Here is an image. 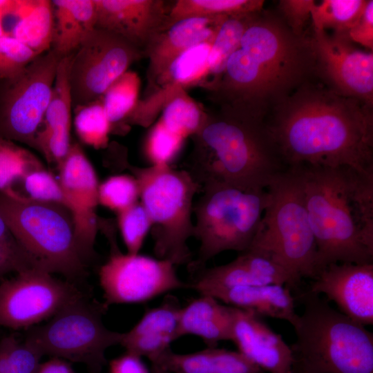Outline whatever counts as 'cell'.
<instances>
[{
  "label": "cell",
  "mask_w": 373,
  "mask_h": 373,
  "mask_svg": "<svg viewBox=\"0 0 373 373\" xmlns=\"http://www.w3.org/2000/svg\"><path fill=\"white\" fill-rule=\"evenodd\" d=\"M373 106L308 80L264 125L285 166L347 167L373 175Z\"/></svg>",
  "instance_id": "cell-1"
},
{
  "label": "cell",
  "mask_w": 373,
  "mask_h": 373,
  "mask_svg": "<svg viewBox=\"0 0 373 373\" xmlns=\"http://www.w3.org/2000/svg\"><path fill=\"white\" fill-rule=\"evenodd\" d=\"M315 77L311 35H296L278 12L262 9L218 82L207 89L220 110L264 124L276 106Z\"/></svg>",
  "instance_id": "cell-2"
},
{
  "label": "cell",
  "mask_w": 373,
  "mask_h": 373,
  "mask_svg": "<svg viewBox=\"0 0 373 373\" xmlns=\"http://www.w3.org/2000/svg\"><path fill=\"white\" fill-rule=\"evenodd\" d=\"M314 236L318 273L337 262L373 263V175L297 166Z\"/></svg>",
  "instance_id": "cell-3"
},
{
  "label": "cell",
  "mask_w": 373,
  "mask_h": 373,
  "mask_svg": "<svg viewBox=\"0 0 373 373\" xmlns=\"http://www.w3.org/2000/svg\"><path fill=\"white\" fill-rule=\"evenodd\" d=\"M191 138L193 149L188 171L201 188L224 182L266 189L274 177L287 169L264 124L220 110L207 113Z\"/></svg>",
  "instance_id": "cell-4"
},
{
  "label": "cell",
  "mask_w": 373,
  "mask_h": 373,
  "mask_svg": "<svg viewBox=\"0 0 373 373\" xmlns=\"http://www.w3.org/2000/svg\"><path fill=\"white\" fill-rule=\"evenodd\" d=\"M292 325L291 373H373V334L309 290Z\"/></svg>",
  "instance_id": "cell-5"
},
{
  "label": "cell",
  "mask_w": 373,
  "mask_h": 373,
  "mask_svg": "<svg viewBox=\"0 0 373 373\" xmlns=\"http://www.w3.org/2000/svg\"><path fill=\"white\" fill-rule=\"evenodd\" d=\"M269 202L249 247L272 255L300 284L318 274L317 247L298 174L288 167L267 187Z\"/></svg>",
  "instance_id": "cell-6"
},
{
  "label": "cell",
  "mask_w": 373,
  "mask_h": 373,
  "mask_svg": "<svg viewBox=\"0 0 373 373\" xmlns=\"http://www.w3.org/2000/svg\"><path fill=\"white\" fill-rule=\"evenodd\" d=\"M193 207V237L199 242L197 259L189 265L200 270L226 251L239 253L252 243L269 202L266 189H245L224 182L201 188Z\"/></svg>",
  "instance_id": "cell-7"
},
{
  "label": "cell",
  "mask_w": 373,
  "mask_h": 373,
  "mask_svg": "<svg viewBox=\"0 0 373 373\" xmlns=\"http://www.w3.org/2000/svg\"><path fill=\"white\" fill-rule=\"evenodd\" d=\"M0 215L19 243L46 271L75 284L87 276L65 207L0 191Z\"/></svg>",
  "instance_id": "cell-8"
},
{
  "label": "cell",
  "mask_w": 373,
  "mask_h": 373,
  "mask_svg": "<svg viewBox=\"0 0 373 373\" xmlns=\"http://www.w3.org/2000/svg\"><path fill=\"white\" fill-rule=\"evenodd\" d=\"M140 202L151 221L150 232L156 258L175 266L192 262L188 241L193 237V198L200 185L187 170L171 166H130Z\"/></svg>",
  "instance_id": "cell-9"
},
{
  "label": "cell",
  "mask_w": 373,
  "mask_h": 373,
  "mask_svg": "<svg viewBox=\"0 0 373 373\" xmlns=\"http://www.w3.org/2000/svg\"><path fill=\"white\" fill-rule=\"evenodd\" d=\"M108 308L83 291L46 323L27 329L24 341L43 356L82 363L99 373L107 364L106 351L119 345L122 336L104 324Z\"/></svg>",
  "instance_id": "cell-10"
},
{
  "label": "cell",
  "mask_w": 373,
  "mask_h": 373,
  "mask_svg": "<svg viewBox=\"0 0 373 373\" xmlns=\"http://www.w3.org/2000/svg\"><path fill=\"white\" fill-rule=\"evenodd\" d=\"M62 57L50 49L0 81V137L35 149Z\"/></svg>",
  "instance_id": "cell-11"
},
{
  "label": "cell",
  "mask_w": 373,
  "mask_h": 373,
  "mask_svg": "<svg viewBox=\"0 0 373 373\" xmlns=\"http://www.w3.org/2000/svg\"><path fill=\"white\" fill-rule=\"evenodd\" d=\"M142 57V52L124 39L95 28L71 55L73 108L101 98L115 80Z\"/></svg>",
  "instance_id": "cell-12"
},
{
  "label": "cell",
  "mask_w": 373,
  "mask_h": 373,
  "mask_svg": "<svg viewBox=\"0 0 373 373\" xmlns=\"http://www.w3.org/2000/svg\"><path fill=\"white\" fill-rule=\"evenodd\" d=\"M171 261L140 254L111 251L100 267L99 279L104 303H144L160 295L188 287Z\"/></svg>",
  "instance_id": "cell-13"
},
{
  "label": "cell",
  "mask_w": 373,
  "mask_h": 373,
  "mask_svg": "<svg viewBox=\"0 0 373 373\" xmlns=\"http://www.w3.org/2000/svg\"><path fill=\"white\" fill-rule=\"evenodd\" d=\"M42 269H32L0 282V326L28 329L52 318L83 291Z\"/></svg>",
  "instance_id": "cell-14"
},
{
  "label": "cell",
  "mask_w": 373,
  "mask_h": 373,
  "mask_svg": "<svg viewBox=\"0 0 373 373\" xmlns=\"http://www.w3.org/2000/svg\"><path fill=\"white\" fill-rule=\"evenodd\" d=\"M316 77L328 87L373 106V52L356 47L347 34L312 28Z\"/></svg>",
  "instance_id": "cell-15"
},
{
  "label": "cell",
  "mask_w": 373,
  "mask_h": 373,
  "mask_svg": "<svg viewBox=\"0 0 373 373\" xmlns=\"http://www.w3.org/2000/svg\"><path fill=\"white\" fill-rule=\"evenodd\" d=\"M57 169L66 207L73 218L76 244L86 262L95 254L94 245L99 228L96 213L99 204L98 178L77 142H72Z\"/></svg>",
  "instance_id": "cell-16"
},
{
  "label": "cell",
  "mask_w": 373,
  "mask_h": 373,
  "mask_svg": "<svg viewBox=\"0 0 373 373\" xmlns=\"http://www.w3.org/2000/svg\"><path fill=\"white\" fill-rule=\"evenodd\" d=\"M281 285L297 290L300 284L274 257L262 249L249 247L231 262L202 268L188 284L199 294L236 287Z\"/></svg>",
  "instance_id": "cell-17"
},
{
  "label": "cell",
  "mask_w": 373,
  "mask_h": 373,
  "mask_svg": "<svg viewBox=\"0 0 373 373\" xmlns=\"http://www.w3.org/2000/svg\"><path fill=\"white\" fill-rule=\"evenodd\" d=\"M308 290L324 295L351 320L373 325V263L330 264L312 280Z\"/></svg>",
  "instance_id": "cell-18"
},
{
  "label": "cell",
  "mask_w": 373,
  "mask_h": 373,
  "mask_svg": "<svg viewBox=\"0 0 373 373\" xmlns=\"http://www.w3.org/2000/svg\"><path fill=\"white\" fill-rule=\"evenodd\" d=\"M95 28L124 39L144 52L163 30L169 10L162 0H94Z\"/></svg>",
  "instance_id": "cell-19"
},
{
  "label": "cell",
  "mask_w": 373,
  "mask_h": 373,
  "mask_svg": "<svg viewBox=\"0 0 373 373\" xmlns=\"http://www.w3.org/2000/svg\"><path fill=\"white\" fill-rule=\"evenodd\" d=\"M231 339L238 351L269 373H291L292 354L283 336L261 317L231 306Z\"/></svg>",
  "instance_id": "cell-20"
},
{
  "label": "cell",
  "mask_w": 373,
  "mask_h": 373,
  "mask_svg": "<svg viewBox=\"0 0 373 373\" xmlns=\"http://www.w3.org/2000/svg\"><path fill=\"white\" fill-rule=\"evenodd\" d=\"M226 17L186 19L159 32L144 52V57H147L149 61V82L155 84L171 63L190 48L213 41Z\"/></svg>",
  "instance_id": "cell-21"
},
{
  "label": "cell",
  "mask_w": 373,
  "mask_h": 373,
  "mask_svg": "<svg viewBox=\"0 0 373 373\" xmlns=\"http://www.w3.org/2000/svg\"><path fill=\"white\" fill-rule=\"evenodd\" d=\"M182 307L175 296L166 294L160 305L147 309L128 332L122 333L119 345L126 352L146 357L151 363L153 362L178 339Z\"/></svg>",
  "instance_id": "cell-22"
},
{
  "label": "cell",
  "mask_w": 373,
  "mask_h": 373,
  "mask_svg": "<svg viewBox=\"0 0 373 373\" xmlns=\"http://www.w3.org/2000/svg\"><path fill=\"white\" fill-rule=\"evenodd\" d=\"M221 303L262 317L285 321L292 326L298 314L291 290L281 285L236 287L210 295Z\"/></svg>",
  "instance_id": "cell-23"
},
{
  "label": "cell",
  "mask_w": 373,
  "mask_h": 373,
  "mask_svg": "<svg viewBox=\"0 0 373 373\" xmlns=\"http://www.w3.org/2000/svg\"><path fill=\"white\" fill-rule=\"evenodd\" d=\"M171 373H264L238 351L216 347L180 354L171 348L151 363Z\"/></svg>",
  "instance_id": "cell-24"
},
{
  "label": "cell",
  "mask_w": 373,
  "mask_h": 373,
  "mask_svg": "<svg viewBox=\"0 0 373 373\" xmlns=\"http://www.w3.org/2000/svg\"><path fill=\"white\" fill-rule=\"evenodd\" d=\"M231 325V306L211 296L200 294L182 307L177 338L194 335L202 338L208 347H213L221 341H230Z\"/></svg>",
  "instance_id": "cell-25"
},
{
  "label": "cell",
  "mask_w": 373,
  "mask_h": 373,
  "mask_svg": "<svg viewBox=\"0 0 373 373\" xmlns=\"http://www.w3.org/2000/svg\"><path fill=\"white\" fill-rule=\"evenodd\" d=\"M54 37L52 48L61 56L73 53L95 28L94 0H53Z\"/></svg>",
  "instance_id": "cell-26"
},
{
  "label": "cell",
  "mask_w": 373,
  "mask_h": 373,
  "mask_svg": "<svg viewBox=\"0 0 373 373\" xmlns=\"http://www.w3.org/2000/svg\"><path fill=\"white\" fill-rule=\"evenodd\" d=\"M10 15L16 19L10 34L38 56L52 48L54 10L52 1L14 0Z\"/></svg>",
  "instance_id": "cell-27"
},
{
  "label": "cell",
  "mask_w": 373,
  "mask_h": 373,
  "mask_svg": "<svg viewBox=\"0 0 373 373\" xmlns=\"http://www.w3.org/2000/svg\"><path fill=\"white\" fill-rule=\"evenodd\" d=\"M71 55L62 57L59 61L48 105L39 130L47 137L65 141L71 140L73 101L69 81Z\"/></svg>",
  "instance_id": "cell-28"
},
{
  "label": "cell",
  "mask_w": 373,
  "mask_h": 373,
  "mask_svg": "<svg viewBox=\"0 0 373 373\" xmlns=\"http://www.w3.org/2000/svg\"><path fill=\"white\" fill-rule=\"evenodd\" d=\"M213 41L198 44L176 58L155 83L159 89H186L203 85L204 80L209 77V57Z\"/></svg>",
  "instance_id": "cell-29"
},
{
  "label": "cell",
  "mask_w": 373,
  "mask_h": 373,
  "mask_svg": "<svg viewBox=\"0 0 373 373\" xmlns=\"http://www.w3.org/2000/svg\"><path fill=\"white\" fill-rule=\"evenodd\" d=\"M264 3L262 0H177L169 8L164 30L186 19L257 12L263 9Z\"/></svg>",
  "instance_id": "cell-30"
},
{
  "label": "cell",
  "mask_w": 373,
  "mask_h": 373,
  "mask_svg": "<svg viewBox=\"0 0 373 373\" xmlns=\"http://www.w3.org/2000/svg\"><path fill=\"white\" fill-rule=\"evenodd\" d=\"M207 114L185 89L177 88L164 103L159 120L170 131L186 140L198 132Z\"/></svg>",
  "instance_id": "cell-31"
},
{
  "label": "cell",
  "mask_w": 373,
  "mask_h": 373,
  "mask_svg": "<svg viewBox=\"0 0 373 373\" xmlns=\"http://www.w3.org/2000/svg\"><path fill=\"white\" fill-rule=\"evenodd\" d=\"M258 12L229 16L222 22L209 54V76L213 78L204 86L207 88L218 82L227 60L240 46L243 34Z\"/></svg>",
  "instance_id": "cell-32"
},
{
  "label": "cell",
  "mask_w": 373,
  "mask_h": 373,
  "mask_svg": "<svg viewBox=\"0 0 373 373\" xmlns=\"http://www.w3.org/2000/svg\"><path fill=\"white\" fill-rule=\"evenodd\" d=\"M369 0H323L315 1L311 15L312 28L332 29L347 34L362 16Z\"/></svg>",
  "instance_id": "cell-33"
},
{
  "label": "cell",
  "mask_w": 373,
  "mask_h": 373,
  "mask_svg": "<svg viewBox=\"0 0 373 373\" xmlns=\"http://www.w3.org/2000/svg\"><path fill=\"white\" fill-rule=\"evenodd\" d=\"M141 82L137 73L128 70L107 88L102 97L103 105L111 124L115 126L124 122L136 106Z\"/></svg>",
  "instance_id": "cell-34"
},
{
  "label": "cell",
  "mask_w": 373,
  "mask_h": 373,
  "mask_svg": "<svg viewBox=\"0 0 373 373\" xmlns=\"http://www.w3.org/2000/svg\"><path fill=\"white\" fill-rule=\"evenodd\" d=\"M73 108L75 129L81 142L95 149L106 148L112 127L102 97Z\"/></svg>",
  "instance_id": "cell-35"
},
{
  "label": "cell",
  "mask_w": 373,
  "mask_h": 373,
  "mask_svg": "<svg viewBox=\"0 0 373 373\" xmlns=\"http://www.w3.org/2000/svg\"><path fill=\"white\" fill-rule=\"evenodd\" d=\"M41 160L16 142L0 137V191L15 195L14 184L30 171L43 167Z\"/></svg>",
  "instance_id": "cell-36"
},
{
  "label": "cell",
  "mask_w": 373,
  "mask_h": 373,
  "mask_svg": "<svg viewBox=\"0 0 373 373\" xmlns=\"http://www.w3.org/2000/svg\"><path fill=\"white\" fill-rule=\"evenodd\" d=\"M42 356L13 334L0 340V373H37Z\"/></svg>",
  "instance_id": "cell-37"
},
{
  "label": "cell",
  "mask_w": 373,
  "mask_h": 373,
  "mask_svg": "<svg viewBox=\"0 0 373 373\" xmlns=\"http://www.w3.org/2000/svg\"><path fill=\"white\" fill-rule=\"evenodd\" d=\"M184 139L167 129L158 119L144 142V154L150 166H171L180 153Z\"/></svg>",
  "instance_id": "cell-38"
},
{
  "label": "cell",
  "mask_w": 373,
  "mask_h": 373,
  "mask_svg": "<svg viewBox=\"0 0 373 373\" xmlns=\"http://www.w3.org/2000/svg\"><path fill=\"white\" fill-rule=\"evenodd\" d=\"M32 269L46 271L22 247L0 215V278Z\"/></svg>",
  "instance_id": "cell-39"
},
{
  "label": "cell",
  "mask_w": 373,
  "mask_h": 373,
  "mask_svg": "<svg viewBox=\"0 0 373 373\" xmlns=\"http://www.w3.org/2000/svg\"><path fill=\"white\" fill-rule=\"evenodd\" d=\"M139 198L138 184L133 175H111L99 184V204L116 213L138 202Z\"/></svg>",
  "instance_id": "cell-40"
},
{
  "label": "cell",
  "mask_w": 373,
  "mask_h": 373,
  "mask_svg": "<svg viewBox=\"0 0 373 373\" xmlns=\"http://www.w3.org/2000/svg\"><path fill=\"white\" fill-rule=\"evenodd\" d=\"M117 226L128 254H139L151 229V221L140 201L117 213Z\"/></svg>",
  "instance_id": "cell-41"
},
{
  "label": "cell",
  "mask_w": 373,
  "mask_h": 373,
  "mask_svg": "<svg viewBox=\"0 0 373 373\" xmlns=\"http://www.w3.org/2000/svg\"><path fill=\"white\" fill-rule=\"evenodd\" d=\"M20 182L26 193L25 196L35 200L55 203L66 207L59 180L45 166L28 171Z\"/></svg>",
  "instance_id": "cell-42"
},
{
  "label": "cell",
  "mask_w": 373,
  "mask_h": 373,
  "mask_svg": "<svg viewBox=\"0 0 373 373\" xmlns=\"http://www.w3.org/2000/svg\"><path fill=\"white\" fill-rule=\"evenodd\" d=\"M37 56L10 32L0 36V81L16 75Z\"/></svg>",
  "instance_id": "cell-43"
},
{
  "label": "cell",
  "mask_w": 373,
  "mask_h": 373,
  "mask_svg": "<svg viewBox=\"0 0 373 373\" xmlns=\"http://www.w3.org/2000/svg\"><path fill=\"white\" fill-rule=\"evenodd\" d=\"M314 3V0H282L278 3V13L294 34L303 36L307 34L305 29Z\"/></svg>",
  "instance_id": "cell-44"
},
{
  "label": "cell",
  "mask_w": 373,
  "mask_h": 373,
  "mask_svg": "<svg viewBox=\"0 0 373 373\" xmlns=\"http://www.w3.org/2000/svg\"><path fill=\"white\" fill-rule=\"evenodd\" d=\"M347 35L354 43H357L370 50H373V1L368 3L361 18L349 30Z\"/></svg>",
  "instance_id": "cell-45"
},
{
  "label": "cell",
  "mask_w": 373,
  "mask_h": 373,
  "mask_svg": "<svg viewBox=\"0 0 373 373\" xmlns=\"http://www.w3.org/2000/svg\"><path fill=\"white\" fill-rule=\"evenodd\" d=\"M142 358L125 352L108 363L109 373H151Z\"/></svg>",
  "instance_id": "cell-46"
},
{
  "label": "cell",
  "mask_w": 373,
  "mask_h": 373,
  "mask_svg": "<svg viewBox=\"0 0 373 373\" xmlns=\"http://www.w3.org/2000/svg\"><path fill=\"white\" fill-rule=\"evenodd\" d=\"M37 373H75L70 365L65 360L52 358L40 363Z\"/></svg>",
  "instance_id": "cell-47"
},
{
  "label": "cell",
  "mask_w": 373,
  "mask_h": 373,
  "mask_svg": "<svg viewBox=\"0 0 373 373\" xmlns=\"http://www.w3.org/2000/svg\"><path fill=\"white\" fill-rule=\"evenodd\" d=\"M14 4V0H0V12H3L7 16L10 15Z\"/></svg>",
  "instance_id": "cell-48"
},
{
  "label": "cell",
  "mask_w": 373,
  "mask_h": 373,
  "mask_svg": "<svg viewBox=\"0 0 373 373\" xmlns=\"http://www.w3.org/2000/svg\"><path fill=\"white\" fill-rule=\"evenodd\" d=\"M6 14L3 12H0V36L1 35H3L6 33H8V32H6L3 28V19L6 17Z\"/></svg>",
  "instance_id": "cell-49"
},
{
  "label": "cell",
  "mask_w": 373,
  "mask_h": 373,
  "mask_svg": "<svg viewBox=\"0 0 373 373\" xmlns=\"http://www.w3.org/2000/svg\"><path fill=\"white\" fill-rule=\"evenodd\" d=\"M151 373H171V372L162 370L155 365H151Z\"/></svg>",
  "instance_id": "cell-50"
}]
</instances>
